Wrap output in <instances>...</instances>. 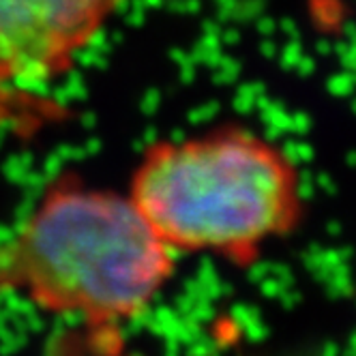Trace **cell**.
I'll list each match as a JSON object with an SVG mask.
<instances>
[{
  "mask_svg": "<svg viewBox=\"0 0 356 356\" xmlns=\"http://www.w3.org/2000/svg\"><path fill=\"white\" fill-rule=\"evenodd\" d=\"M122 0H0V134L29 140L67 110L52 90Z\"/></svg>",
  "mask_w": 356,
  "mask_h": 356,
  "instance_id": "obj_3",
  "label": "cell"
},
{
  "mask_svg": "<svg viewBox=\"0 0 356 356\" xmlns=\"http://www.w3.org/2000/svg\"><path fill=\"white\" fill-rule=\"evenodd\" d=\"M129 197L172 251L213 253L241 266L302 217L292 157L241 127L150 144Z\"/></svg>",
  "mask_w": 356,
  "mask_h": 356,
  "instance_id": "obj_2",
  "label": "cell"
},
{
  "mask_svg": "<svg viewBox=\"0 0 356 356\" xmlns=\"http://www.w3.org/2000/svg\"><path fill=\"white\" fill-rule=\"evenodd\" d=\"M172 253L129 195L63 174L0 243V292H24L110 333L159 294Z\"/></svg>",
  "mask_w": 356,
  "mask_h": 356,
  "instance_id": "obj_1",
  "label": "cell"
}]
</instances>
